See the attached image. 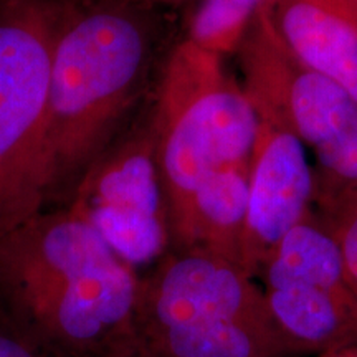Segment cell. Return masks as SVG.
Returning <instances> with one entry per match:
<instances>
[{
    "instance_id": "30bf717a",
    "label": "cell",
    "mask_w": 357,
    "mask_h": 357,
    "mask_svg": "<svg viewBox=\"0 0 357 357\" xmlns=\"http://www.w3.org/2000/svg\"><path fill=\"white\" fill-rule=\"evenodd\" d=\"M266 10L291 56L357 101L356 0H268Z\"/></svg>"
},
{
    "instance_id": "9a60e30c",
    "label": "cell",
    "mask_w": 357,
    "mask_h": 357,
    "mask_svg": "<svg viewBox=\"0 0 357 357\" xmlns=\"http://www.w3.org/2000/svg\"><path fill=\"white\" fill-rule=\"evenodd\" d=\"M123 2L132 3V6H139L146 8H158L164 6H177V3L185 2V0H123Z\"/></svg>"
},
{
    "instance_id": "5b68a950",
    "label": "cell",
    "mask_w": 357,
    "mask_h": 357,
    "mask_svg": "<svg viewBox=\"0 0 357 357\" xmlns=\"http://www.w3.org/2000/svg\"><path fill=\"white\" fill-rule=\"evenodd\" d=\"M266 3L236 48L242 88L253 108L283 119L314 154L312 200L319 205L318 217L329 215L357 199V101L291 56L276 37Z\"/></svg>"
},
{
    "instance_id": "8992f818",
    "label": "cell",
    "mask_w": 357,
    "mask_h": 357,
    "mask_svg": "<svg viewBox=\"0 0 357 357\" xmlns=\"http://www.w3.org/2000/svg\"><path fill=\"white\" fill-rule=\"evenodd\" d=\"M56 0H0V235L47 211L45 128Z\"/></svg>"
},
{
    "instance_id": "5bb4252c",
    "label": "cell",
    "mask_w": 357,
    "mask_h": 357,
    "mask_svg": "<svg viewBox=\"0 0 357 357\" xmlns=\"http://www.w3.org/2000/svg\"><path fill=\"white\" fill-rule=\"evenodd\" d=\"M0 357H38L10 333L0 328Z\"/></svg>"
},
{
    "instance_id": "7c38bea8",
    "label": "cell",
    "mask_w": 357,
    "mask_h": 357,
    "mask_svg": "<svg viewBox=\"0 0 357 357\" xmlns=\"http://www.w3.org/2000/svg\"><path fill=\"white\" fill-rule=\"evenodd\" d=\"M314 218L336 240L347 284L357 300V199L329 215Z\"/></svg>"
},
{
    "instance_id": "7a4b0ae2",
    "label": "cell",
    "mask_w": 357,
    "mask_h": 357,
    "mask_svg": "<svg viewBox=\"0 0 357 357\" xmlns=\"http://www.w3.org/2000/svg\"><path fill=\"white\" fill-rule=\"evenodd\" d=\"M154 10L123 0H56L47 128V205L68 200L119 137L158 56Z\"/></svg>"
},
{
    "instance_id": "52a82bcc",
    "label": "cell",
    "mask_w": 357,
    "mask_h": 357,
    "mask_svg": "<svg viewBox=\"0 0 357 357\" xmlns=\"http://www.w3.org/2000/svg\"><path fill=\"white\" fill-rule=\"evenodd\" d=\"M258 276L298 356L357 351V300L336 240L312 213L284 235Z\"/></svg>"
},
{
    "instance_id": "6da1fadb",
    "label": "cell",
    "mask_w": 357,
    "mask_h": 357,
    "mask_svg": "<svg viewBox=\"0 0 357 357\" xmlns=\"http://www.w3.org/2000/svg\"><path fill=\"white\" fill-rule=\"evenodd\" d=\"M139 278L71 208L0 235V328L38 357H101L134 334Z\"/></svg>"
},
{
    "instance_id": "9c48e42d",
    "label": "cell",
    "mask_w": 357,
    "mask_h": 357,
    "mask_svg": "<svg viewBox=\"0 0 357 357\" xmlns=\"http://www.w3.org/2000/svg\"><path fill=\"white\" fill-rule=\"evenodd\" d=\"M253 109L245 268L257 278L284 235L311 213L314 174L305 144L288 124L270 111Z\"/></svg>"
},
{
    "instance_id": "3957f363",
    "label": "cell",
    "mask_w": 357,
    "mask_h": 357,
    "mask_svg": "<svg viewBox=\"0 0 357 357\" xmlns=\"http://www.w3.org/2000/svg\"><path fill=\"white\" fill-rule=\"evenodd\" d=\"M134 337L171 357H300L255 278L204 253L169 252L139 278Z\"/></svg>"
},
{
    "instance_id": "277c9868",
    "label": "cell",
    "mask_w": 357,
    "mask_h": 357,
    "mask_svg": "<svg viewBox=\"0 0 357 357\" xmlns=\"http://www.w3.org/2000/svg\"><path fill=\"white\" fill-rule=\"evenodd\" d=\"M149 114L169 229L208 174L248 162L257 114L223 56L189 38L166 58Z\"/></svg>"
},
{
    "instance_id": "8fae6325",
    "label": "cell",
    "mask_w": 357,
    "mask_h": 357,
    "mask_svg": "<svg viewBox=\"0 0 357 357\" xmlns=\"http://www.w3.org/2000/svg\"><path fill=\"white\" fill-rule=\"evenodd\" d=\"M268 0H202L192 17L189 40L225 56L235 52L258 8Z\"/></svg>"
},
{
    "instance_id": "4fadbf2b",
    "label": "cell",
    "mask_w": 357,
    "mask_h": 357,
    "mask_svg": "<svg viewBox=\"0 0 357 357\" xmlns=\"http://www.w3.org/2000/svg\"><path fill=\"white\" fill-rule=\"evenodd\" d=\"M101 357H171V356H167V354H164V352H159V351L153 349V347L142 344V342L137 341L132 334L131 339H128L126 342H123V344L114 347L113 351L106 352V354Z\"/></svg>"
},
{
    "instance_id": "ba28073f",
    "label": "cell",
    "mask_w": 357,
    "mask_h": 357,
    "mask_svg": "<svg viewBox=\"0 0 357 357\" xmlns=\"http://www.w3.org/2000/svg\"><path fill=\"white\" fill-rule=\"evenodd\" d=\"M66 207L131 268L166 255V200L151 118L119 136L88 167Z\"/></svg>"
},
{
    "instance_id": "2e32d148",
    "label": "cell",
    "mask_w": 357,
    "mask_h": 357,
    "mask_svg": "<svg viewBox=\"0 0 357 357\" xmlns=\"http://www.w3.org/2000/svg\"><path fill=\"white\" fill-rule=\"evenodd\" d=\"M356 2H357V0H356Z\"/></svg>"
}]
</instances>
